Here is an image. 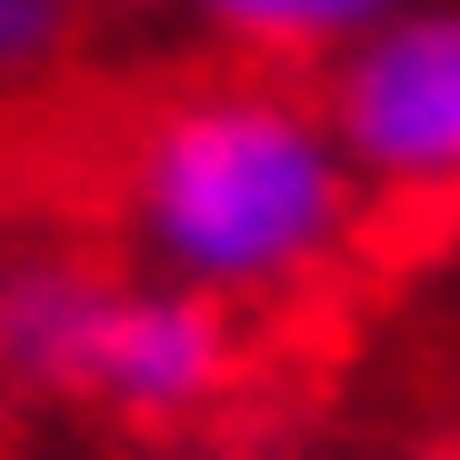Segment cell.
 I'll return each instance as SVG.
<instances>
[{
    "instance_id": "1",
    "label": "cell",
    "mask_w": 460,
    "mask_h": 460,
    "mask_svg": "<svg viewBox=\"0 0 460 460\" xmlns=\"http://www.w3.org/2000/svg\"><path fill=\"white\" fill-rule=\"evenodd\" d=\"M81 181L200 290H331V261L360 241V171L341 161L321 91L241 50L111 111Z\"/></svg>"
},
{
    "instance_id": "2",
    "label": "cell",
    "mask_w": 460,
    "mask_h": 460,
    "mask_svg": "<svg viewBox=\"0 0 460 460\" xmlns=\"http://www.w3.org/2000/svg\"><path fill=\"white\" fill-rule=\"evenodd\" d=\"M321 120L341 161L401 220L460 210V11L380 21L321 70Z\"/></svg>"
},
{
    "instance_id": "3",
    "label": "cell",
    "mask_w": 460,
    "mask_h": 460,
    "mask_svg": "<svg viewBox=\"0 0 460 460\" xmlns=\"http://www.w3.org/2000/svg\"><path fill=\"white\" fill-rule=\"evenodd\" d=\"M200 11H210V31L241 50V60L300 70V60L350 50L360 31H380V11H391V0H200Z\"/></svg>"
},
{
    "instance_id": "4",
    "label": "cell",
    "mask_w": 460,
    "mask_h": 460,
    "mask_svg": "<svg viewBox=\"0 0 460 460\" xmlns=\"http://www.w3.org/2000/svg\"><path fill=\"white\" fill-rule=\"evenodd\" d=\"M70 31H81V0H0V111L60 70Z\"/></svg>"
}]
</instances>
